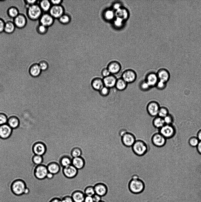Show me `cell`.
<instances>
[{"instance_id":"1","label":"cell","mask_w":201,"mask_h":202,"mask_svg":"<svg viewBox=\"0 0 201 202\" xmlns=\"http://www.w3.org/2000/svg\"><path fill=\"white\" fill-rule=\"evenodd\" d=\"M131 178L128 185L130 191L135 194L142 192L145 188V184L143 181L140 178L138 175L136 174H132Z\"/></svg>"},{"instance_id":"2","label":"cell","mask_w":201,"mask_h":202,"mask_svg":"<svg viewBox=\"0 0 201 202\" xmlns=\"http://www.w3.org/2000/svg\"><path fill=\"white\" fill-rule=\"evenodd\" d=\"M133 153L138 156H142L147 152L148 146L144 141L141 139H137L131 147Z\"/></svg>"},{"instance_id":"3","label":"cell","mask_w":201,"mask_h":202,"mask_svg":"<svg viewBox=\"0 0 201 202\" xmlns=\"http://www.w3.org/2000/svg\"><path fill=\"white\" fill-rule=\"evenodd\" d=\"M42 12L39 5L37 4L27 8L26 14L29 19L35 21L39 19L42 14Z\"/></svg>"},{"instance_id":"4","label":"cell","mask_w":201,"mask_h":202,"mask_svg":"<svg viewBox=\"0 0 201 202\" xmlns=\"http://www.w3.org/2000/svg\"><path fill=\"white\" fill-rule=\"evenodd\" d=\"M158 132L166 139L172 138L176 133V129L172 125L165 124L158 130Z\"/></svg>"},{"instance_id":"5","label":"cell","mask_w":201,"mask_h":202,"mask_svg":"<svg viewBox=\"0 0 201 202\" xmlns=\"http://www.w3.org/2000/svg\"><path fill=\"white\" fill-rule=\"evenodd\" d=\"M167 139L158 132L154 133L151 137L152 144L156 147L161 148L166 143Z\"/></svg>"},{"instance_id":"6","label":"cell","mask_w":201,"mask_h":202,"mask_svg":"<svg viewBox=\"0 0 201 202\" xmlns=\"http://www.w3.org/2000/svg\"><path fill=\"white\" fill-rule=\"evenodd\" d=\"M122 144L125 147H131L136 140V138L133 133L127 131L121 137Z\"/></svg>"},{"instance_id":"7","label":"cell","mask_w":201,"mask_h":202,"mask_svg":"<svg viewBox=\"0 0 201 202\" xmlns=\"http://www.w3.org/2000/svg\"><path fill=\"white\" fill-rule=\"evenodd\" d=\"M11 188L12 192L15 195H20L24 193L26 188V186L23 181L17 180L13 183Z\"/></svg>"},{"instance_id":"8","label":"cell","mask_w":201,"mask_h":202,"mask_svg":"<svg viewBox=\"0 0 201 202\" xmlns=\"http://www.w3.org/2000/svg\"><path fill=\"white\" fill-rule=\"evenodd\" d=\"M137 74L135 71L131 69L124 70L121 77L128 84L134 82L136 79Z\"/></svg>"},{"instance_id":"9","label":"cell","mask_w":201,"mask_h":202,"mask_svg":"<svg viewBox=\"0 0 201 202\" xmlns=\"http://www.w3.org/2000/svg\"><path fill=\"white\" fill-rule=\"evenodd\" d=\"M160 106L159 103L155 101L149 102L146 106V110L149 114L151 117H155L158 115Z\"/></svg>"},{"instance_id":"10","label":"cell","mask_w":201,"mask_h":202,"mask_svg":"<svg viewBox=\"0 0 201 202\" xmlns=\"http://www.w3.org/2000/svg\"><path fill=\"white\" fill-rule=\"evenodd\" d=\"M13 22L16 28L19 29H22L24 28L27 23V17L23 14L19 13L14 18Z\"/></svg>"},{"instance_id":"11","label":"cell","mask_w":201,"mask_h":202,"mask_svg":"<svg viewBox=\"0 0 201 202\" xmlns=\"http://www.w3.org/2000/svg\"><path fill=\"white\" fill-rule=\"evenodd\" d=\"M48 172L47 166L41 164L37 167L35 171L34 174L37 178L42 180L46 177Z\"/></svg>"},{"instance_id":"12","label":"cell","mask_w":201,"mask_h":202,"mask_svg":"<svg viewBox=\"0 0 201 202\" xmlns=\"http://www.w3.org/2000/svg\"><path fill=\"white\" fill-rule=\"evenodd\" d=\"M62 171L65 176L69 179L74 178L78 173V169L72 164L63 167Z\"/></svg>"},{"instance_id":"13","label":"cell","mask_w":201,"mask_h":202,"mask_svg":"<svg viewBox=\"0 0 201 202\" xmlns=\"http://www.w3.org/2000/svg\"><path fill=\"white\" fill-rule=\"evenodd\" d=\"M107 68L111 74L115 75L118 74L121 69L120 63L116 61H113L110 62L108 64Z\"/></svg>"},{"instance_id":"14","label":"cell","mask_w":201,"mask_h":202,"mask_svg":"<svg viewBox=\"0 0 201 202\" xmlns=\"http://www.w3.org/2000/svg\"><path fill=\"white\" fill-rule=\"evenodd\" d=\"M144 80L150 87L152 88L155 87L159 79L156 73L151 72L146 75Z\"/></svg>"},{"instance_id":"15","label":"cell","mask_w":201,"mask_h":202,"mask_svg":"<svg viewBox=\"0 0 201 202\" xmlns=\"http://www.w3.org/2000/svg\"><path fill=\"white\" fill-rule=\"evenodd\" d=\"M50 14L53 18H59L64 14V10L60 5H53L49 10Z\"/></svg>"},{"instance_id":"16","label":"cell","mask_w":201,"mask_h":202,"mask_svg":"<svg viewBox=\"0 0 201 202\" xmlns=\"http://www.w3.org/2000/svg\"><path fill=\"white\" fill-rule=\"evenodd\" d=\"M46 146L45 144L41 142L35 143L33 147V151L35 155L42 156L46 152Z\"/></svg>"},{"instance_id":"17","label":"cell","mask_w":201,"mask_h":202,"mask_svg":"<svg viewBox=\"0 0 201 202\" xmlns=\"http://www.w3.org/2000/svg\"><path fill=\"white\" fill-rule=\"evenodd\" d=\"M159 80L167 83L169 80L170 75L169 71L165 68L159 69L156 73Z\"/></svg>"},{"instance_id":"18","label":"cell","mask_w":201,"mask_h":202,"mask_svg":"<svg viewBox=\"0 0 201 202\" xmlns=\"http://www.w3.org/2000/svg\"><path fill=\"white\" fill-rule=\"evenodd\" d=\"M95 194L102 197L107 193L108 191L106 185L103 183L99 182L93 186Z\"/></svg>"},{"instance_id":"19","label":"cell","mask_w":201,"mask_h":202,"mask_svg":"<svg viewBox=\"0 0 201 202\" xmlns=\"http://www.w3.org/2000/svg\"><path fill=\"white\" fill-rule=\"evenodd\" d=\"M12 131V129L7 124L0 125V137L3 139L9 138Z\"/></svg>"},{"instance_id":"20","label":"cell","mask_w":201,"mask_h":202,"mask_svg":"<svg viewBox=\"0 0 201 202\" xmlns=\"http://www.w3.org/2000/svg\"><path fill=\"white\" fill-rule=\"evenodd\" d=\"M39 20L40 24L47 27L51 25L54 22V18L47 13L42 14Z\"/></svg>"},{"instance_id":"21","label":"cell","mask_w":201,"mask_h":202,"mask_svg":"<svg viewBox=\"0 0 201 202\" xmlns=\"http://www.w3.org/2000/svg\"><path fill=\"white\" fill-rule=\"evenodd\" d=\"M117 79L115 75L111 74L103 77V80L104 86L110 89L115 87Z\"/></svg>"},{"instance_id":"22","label":"cell","mask_w":201,"mask_h":202,"mask_svg":"<svg viewBox=\"0 0 201 202\" xmlns=\"http://www.w3.org/2000/svg\"><path fill=\"white\" fill-rule=\"evenodd\" d=\"M71 196L74 202H84L85 195L82 191L76 190L73 192Z\"/></svg>"},{"instance_id":"23","label":"cell","mask_w":201,"mask_h":202,"mask_svg":"<svg viewBox=\"0 0 201 202\" xmlns=\"http://www.w3.org/2000/svg\"><path fill=\"white\" fill-rule=\"evenodd\" d=\"M47 167L48 172L53 174L58 173L60 169V166L59 163V161L50 162L47 165Z\"/></svg>"},{"instance_id":"24","label":"cell","mask_w":201,"mask_h":202,"mask_svg":"<svg viewBox=\"0 0 201 202\" xmlns=\"http://www.w3.org/2000/svg\"><path fill=\"white\" fill-rule=\"evenodd\" d=\"M116 17H120L124 21L127 20L129 17V12L126 8L121 7L115 11Z\"/></svg>"},{"instance_id":"25","label":"cell","mask_w":201,"mask_h":202,"mask_svg":"<svg viewBox=\"0 0 201 202\" xmlns=\"http://www.w3.org/2000/svg\"><path fill=\"white\" fill-rule=\"evenodd\" d=\"M72 164L77 169H82L84 167L85 161L82 156L73 158Z\"/></svg>"},{"instance_id":"26","label":"cell","mask_w":201,"mask_h":202,"mask_svg":"<svg viewBox=\"0 0 201 202\" xmlns=\"http://www.w3.org/2000/svg\"><path fill=\"white\" fill-rule=\"evenodd\" d=\"M73 157L71 154H65L62 156L59 161L60 165L64 167L72 164Z\"/></svg>"},{"instance_id":"27","label":"cell","mask_w":201,"mask_h":202,"mask_svg":"<svg viewBox=\"0 0 201 202\" xmlns=\"http://www.w3.org/2000/svg\"><path fill=\"white\" fill-rule=\"evenodd\" d=\"M41 70L38 64L34 63L32 64L29 69L30 75L34 77L38 76L41 74Z\"/></svg>"},{"instance_id":"28","label":"cell","mask_w":201,"mask_h":202,"mask_svg":"<svg viewBox=\"0 0 201 202\" xmlns=\"http://www.w3.org/2000/svg\"><path fill=\"white\" fill-rule=\"evenodd\" d=\"M20 120L16 116H12L8 118L7 124L12 129L17 128L20 125Z\"/></svg>"},{"instance_id":"29","label":"cell","mask_w":201,"mask_h":202,"mask_svg":"<svg viewBox=\"0 0 201 202\" xmlns=\"http://www.w3.org/2000/svg\"><path fill=\"white\" fill-rule=\"evenodd\" d=\"M91 85L94 89L99 91L104 86L103 79L99 77L94 78L92 81Z\"/></svg>"},{"instance_id":"30","label":"cell","mask_w":201,"mask_h":202,"mask_svg":"<svg viewBox=\"0 0 201 202\" xmlns=\"http://www.w3.org/2000/svg\"><path fill=\"white\" fill-rule=\"evenodd\" d=\"M103 16L107 21H113L116 17L115 12L112 9H107L103 12Z\"/></svg>"},{"instance_id":"31","label":"cell","mask_w":201,"mask_h":202,"mask_svg":"<svg viewBox=\"0 0 201 202\" xmlns=\"http://www.w3.org/2000/svg\"><path fill=\"white\" fill-rule=\"evenodd\" d=\"M152 124L153 127L158 130L165 125L163 118L158 116L154 117L152 120Z\"/></svg>"},{"instance_id":"32","label":"cell","mask_w":201,"mask_h":202,"mask_svg":"<svg viewBox=\"0 0 201 202\" xmlns=\"http://www.w3.org/2000/svg\"><path fill=\"white\" fill-rule=\"evenodd\" d=\"M16 28L13 21H8L5 22L4 32L7 34H12Z\"/></svg>"},{"instance_id":"33","label":"cell","mask_w":201,"mask_h":202,"mask_svg":"<svg viewBox=\"0 0 201 202\" xmlns=\"http://www.w3.org/2000/svg\"><path fill=\"white\" fill-rule=\"evenodd\" d=\"M128 84L121 77L117 78L115 87L118 91H122L127 88Z\"/></svg>"},{"instance_id":"34","label":"cell","mask_w":201,"mask_h":202,"mask_svg":"<svg viewBox=\"0 0 201 202\" xmlns=\"http://www.w3.org/2000/svg\"><path fill=\"white\" fill-rule=\"evenodd\" d=\"M50 1L48 0H43L39 1L38 4L42 11L47 12L49 11L51 6Z\"/></svg>"},{"instance_id":"35","label":"cell","mask_w":201,"mask_h":202,"mask_svg":"<svg viewBox=\"0 0 201 202\" xmlns=\"http://www.w3.org/2000/svg\"><path fill=\"white\" fill-rule=\"evenodd\" d=\"M7 14L8 16L14 19L20 13L18 9L16 7L11 6L7 10Z\"/></svg>"},{"instance_id":"36","label":"cell","mask_w":201,"mask_h":202,"mask_svg":"<svg viewBox=\"0 0 201 202\" xmlns=\"http://www.w3.org/2000/svg\"><path fill=\"white\" fill-rule=\"evenodd\" d=\"M82 154L81 149L78 146L73 148L71 152V155L73 158L81 156Z\"/></svg>"},{"instance_id":"37","label":"cell","mask_w":201,"mask_h":202,"mask_svg":"<svg viewBox=\"0 0 201 202\" xmlns=\"http://www.w3.org/2000/svg\"><path fill=\"white\" fill-rule=\"evenodd\" d=\"M85 196L93 197L95 194V191L93 186H87L84 188L83 191Z\"/></svg>"},{"instance_id":"38","label":"cell","mask_w":201,"mask_h":202,"mask_svg":"<svg viewBox=\"0 0 201 202\" xmlns=\"http://www.w3.org/2000/svg\"><path fill=\"white\" fill-rule=\"evenodd\" d=\"M113 21L114 26L116 28H120L123 26L125 21L120 17H116Z\"/></svg>"},{"instance_id":"39","label":"cell","mask_w":201,"mask_h":202,"mask_svg":"<svg viewBox=\"0 0 201 202\" xmlns=\"http://www.w3.org/2000/svg\"><path fill=\"white\" fill-rule=\"evenodd\" d=\"M169 114L168 108L166 107L162 106L159 108L157 116L164 118Z\"/></svg>"},{"instance_id":"40","label":"cell","mask_w":201,"mask_h":202,"mask_svg":"<svg viewBox=\"0 0 201 202\" xmlns=\"http://www.w3.org/2000/svg\"><path fill=\"white\" fill-rule=\"evenodd\" d=\"M139 87V89L143 91H147L151 88L144 80H141L140 82Z\"/></svg>"},{"instance_id":"41","label":"cell","mask_w":201,"mask_h":202,"mask_svg":"<svg viewBox=\"0 0 201 202\" xmlns=\"http://www.w3.org/2000/svg\"><path fill=\"white\" fill-rule=\"evenodd\" d=\"M59 21L62 24H66L70 21V17L68 14H64L59 18Z\"/></svg>"},{"instance_id":"42","label":"cell","mask_w":201,"mask_h":202,"mask_svg":"<svg viewBox=\"0 0 201 202\" xmlns=\"http://www.w3.org/2000/svg\"><path fill=\"white\" fill-rule=\"evenodd\" d=\"M37 33L41 35H43L46 33L47 31V27L41 24L38 25L36 28Z\"/></svg>"},{"instance_id":"43","label":"cell","mask_w":201,"mask_h":202,"mask_svg":"<svg viewBox=\"0 0 201 202\" xmlns=\"http://www.w3.org/2000/svg\"><path fill=\"white\" fill-rule=\"evenodd\" d=\"M200 140L197 137L193 136L191 137L188 140L189 144L192 147H196Z\"/></svg>"},{"instance_id":"44","label":"cell","mask_w":201,"mask_h":202,"mask_svg":"<svg viewBox=\"0 0 201 202\" xmlns=\"http://www.w3.org/2000/svg\"><path fill=\"white\" fill-rule=\"evenodd\" d=\"M33 161L35 164L39 165L42 164L43 158L42 156L35 155L33 158Z\"/></svg>"},{"instance_id":"45","label":"cell","mask_w":201,"mask_h":202,"mask_svg":"<svg viewBox=\"0 0 201 202\" xmlns=\"http://www.w3.org/2000/svg\"><path fill=\"white\" fill-rule=\"evenodd\" d=\"M166 125H172L174 121V118L173 115L169 114L163 118Z\"/></svg>"},{"instance_id":"46","label":"cell","mask_w":201,"mask_h":202,"mask_svg":"<svg viewBox=\"0 0 201 202\" xmlns=\"http://www.w3.org/2000/svg\"><path fill=\"white\" fill-rule=\"evenodd\" d=\"M167 83L159 80L155 87L159 90H162L166 88L167 86Z\"/></svg>"},{"instance_id":"47","label":"cell","mask_w":201,"mask_h":202,"mask_svg":"<svg viewBox=\"0 0 201 202\" xmlns=\"http://www.w3.org/2000/svg\"><path fill=\"white\" fill-rule=\"evenodd\" d=\"M110 89L109 88L104 86L99 91L100 94L103 96H108L110 92Z\"/></svg>"},{"instance_id":"48","label":"cell","mask_w":201,"mask_h":202,"mask_svg":"<svg viewBox=\"0 0 201 202\" xmlns=\"http://www.w3.org/2000/svg\"><path fill=\"white\" fill-rule=\"evenodd\" d=\"M38 64L41 70H46L48 68V63L45 60H42L40 61Z\"/></svg>"},{"instance_id":"49","label":"cell","mask_w":201,"mask_h":202,"mask_svg":"<svg viewBox=\"0 0 201 202\" xmlns=\"http://www.w3.org/2000/svg\"><path fill=\"white\" fill-rule=\"evenodd\" d=\"M8 118L6 115L3 113H0V125L7 123Z\"/></svg>"},{"instance_id":"50","label":"cell","mask_w":201,"mask_h":202,"mask_svg":"<svg viewBox=\"0 0 201 202\" xmlns=\"http://www.w3.org/2000/svg\"><path fill=\"white\" fill-rule=\"evenodd\" d=\"M26 8L28 7L37 4V0H25L24 1Z\"/></svg>"},{"instance_id":"51","label":"cell","mask_w":201,"mask_h":202,"mask_svg":"<svg viewBox=\"0 0 201 202\" xmlns=\"http://www.w3.org/2000/svg\"><path fill=\"white\" fill-rule=\"evenodd\" d=\"M62 202H74L71 195H66L61 199Z\"/></svg>"},{"instance_id":"52","label":"cell","mask_w":201,"mask_h":202,"mask_svg":"<svg viewBox=\"0 0 201 202\" xmlns=\"http://www.w3.org/2000/svg\"><path fill=\"white\" fill-rule=\"evenodd\" d=\"M101 75L103 77L108 76L111 75L110 72L106 68H103L101 71Z\"/></svg>"},{"instance_id":"53","label":"cell","mask_w":201,"mask_h":202,"mask_svg":"<svg viewBox=\"0 0 201 202\" xmlns=\"http://www.w3.org/2000/svg\"><path fill=\"white\" fill-rule=\"evenodd\" d=\"M5 23L4 20L0 18V33L4 32Z\"/></svg>"},{"instance_id":"54","label":"cell","mask_w":201,"mask_h":202,"mask_svg":"<svg viewBox=\"0 0 201 202\" xmlns=\"http://www.w3.org/2000/svg\"><path fill=\"white\" fill-rule=\"evenodd\" d=\"M122 7V4L121 3L116 2L113 4L112 5V9L115 10V11Z\"/></svg>"},{"instance_id":"55","label":"cell","mask_w":201,"mask_h":202,"mask_svg":"<svg viewBox=\"0 0 201 202\" xmlns=\"http://www.w3.org/2000/svg\"><path fill=\"white\" fill-rule=\"evenodd\" d=\"M92 197L94 202H98L102 200V197L96 194H95Z\"/></svg>"},{"instance_id":"56","label":"cell","mask_w":201,"mask_h":202,"mask_svg":"<svg viewBox=\"0 0 201 202\" xmlns=\"http://www.w3.org/2000/svg\"><path fill=\"white\" fill-rule=\"evenodd\" d=\"M84 202H94V201L92 197L85 196Z\"/></svg>"},{"instance_id":"57","label":"cell","mask_w":201,"mask_h":202,"mask_svg":"<svg viewBox=\"0 0 201 202\" xmlns=\"http://www.w3.org/2000/svg\"><path fill=\"white\" fill-rule=\"evenodd\" d=\"M51 3L53 4V5H60L62 1L61 0H51L50 1Z\"/></svg>"},{"instance_id":"58","label":"cell","mask_w":201,"mask_h":202,"mask_svg":"<svg viewBox=\"0 0 201 202\" xmlns=\"http://www.w3.org/2000/svg\"><path fill=\"white\" fill-rule=\"evenodd\" d=\"M48 202H62L61 199L58 197H55L51 199Z\"/></svg>"},{"instance_id":"59","label":"cell","mask_w":201,"mask_h":202,"mask_svg":"<svg viewBox=\"0 0 201 202\" xmlns=\"http://www.w3.org/2000/svg\"><path fill=\"white\" fill-rule=\"evenodd\" d=\"M196 148L198 153L201 155V141H200Z\"/></svg>"},{"instance_id":"60","label":"cell","mask_w":201,"mask_h":202,"mask_svg":"<svg viewBox=\"0 0 201 202\" xmlns=\"http://www.w3.org/2000/svg\"><path fill=\"white\" fill-rule=\"evenodd\" d=\"M54 176V174L48 172L46 178L48 179H51Z\"/></svg>"},{"instance_id":"61","label":"cell","mask_w":201,"mask_h":202,"mask_svg":"<svg viewBox=\"0 0 201 202\" xmlns=\"http://www.w3.org/2000/svg\"><path fill=\"white\" fill-rule=\"evenodd\" d=\"M197 137L200 141H201V129L197 132Z\"/></svg>"},{"instance_id":"62","label":"cell","mask_w":201,"mask_h":202,"mask_svg":"<svg viewBox=\"0 0 201 202\" xmlns=\"http://www.w3.org/2000/svg\"><path fill=\"white\" fill-rule=\"evenodd\" d=\"M105 202L104 201H103L101 200V201H99V202Z\"/></svg>"}]
</instances>
